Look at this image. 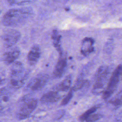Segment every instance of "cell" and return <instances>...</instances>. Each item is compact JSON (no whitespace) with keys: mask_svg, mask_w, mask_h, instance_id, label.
I'll return each mask as SVG.
<instances>
[{"mask_svg":"<svg viewBox=\"0 0 122 122\" xmlns=\"http://www.w3.org/2000/svg\"><path fill=\"white\" fill-rule=\"evenodd\" d=\"M30 10L25 9H10L3 17L2 23L7 26L18 24L30 14Z\"/></svg>","mask_w":122,"mask_h":122,"instance_id":"1","label":"cell"},{"mask_svg":"<svg viewBox=\"0 0 122 122\" xmlns=\"http://www.w3.org/2000/svg\"><path fill=\"white\" fill-rule=\"evenodd\" d=\"M110 74L109 67L103 65L100 66L97 70L94 80L92 92L94 94L102 93L105 88V84L108 81Z\"/></svg>","mask_w":122,"mask_h":122,"instance_id":"2","label":"cell"},{"mask_svg":"<svg viewBox=\"0 0 122 122\" xmlns=\"http://www.w3.org/2000/svg\"><path fill=\"white\" fill-rule=\"evenodd\" d=\"M38 102V100L34 98L27 99L24 101L17 113L18 119L23 120L30 116L37 107Z\"/></svg>","mask_w":122,"mask_h":122,"instance_id":"3","label":"cell"},{"mask_svg":"<svg viewBox=\"0 0 122 122\" xmlns=\"http://www.w3.org/2000/svg\"><path fill=\"white\" fill-rule=\"evenodd\" d=\"M121 80L119 71L118 68L117 67L110 77L108 84L103 92L102 93V99L106 100L112 95L116 90Z\"/></svg>","mask_w":122,"mask_h":122,"instance_id":"4","label":"cell"},{"mask_svg":"<svg viewBox=\"0 0 122 122\" xmlns=\"http://www.w3.org/2000/svg\"><path fill=\"white\" fill-rule=\"evenodd\" d=\"M49 79L47 74H39L33 78L27 85L28 89L31 91H37L43 88L48 82Z\"/></svg>","mask_w":122,"mask_h":122,"instance_id":"5","label":"cell"},{"mask_svg":"<svg viewBox=\"0 0 122 122\" xmlns=\"http://www.w3.org/2000/svg\"><path fill=\"white\" fill-rule=\"evenodd\" d=\"M20 38V32L15 30H9L4 32L1 36V41L3 45L10 48L14 45Z\"/></svg>","mask_w":122,"mask_h":122,"instance_id":"6","label":"cell"},{"mask_svg":"<svg viewBox=\"0 0 122 122\" xmlns=\"http://www.w3.org/2000/svg\"><path fill=\"white\" fill-rule=\"evenodd\" d=\"M67 61L66 57L61 55L53 72V76L55 78H60L64 74L67 68Z\"/></svg>","mask_w":122,"mask_h":122,"instance_id":"7","label":"cell"},{"mask_svg":"<svg viewBox=\"0 0 122 122\" xmlns=\"http://www.w3.org/2000/svg\"><path fill=\"white\" fill-rule=\"evenodd\" d=\"M59 92L52 90L45 93L41 97L40 101L43 104H49L57 102L61 98Z\"/></svg>","mask_w":122,"mask_h":122,"instance_id":"8","label":"cell"},{"mask_svg":"<svg viewBox=\"0 0 122 122\" xmlns=\"http://www.w3.org/2000/svg\"><path fill=\"white\" fill-rule=\"evenodd\" d=\"M20 55V50L16 47L4 52L2 56V60L6 64H10L16 61Z\"/></svg>","mask_w":122,"mask_h":122,"instance_id":"9","label":"cell"},{"mask_svg":"<svg viewBox=\"0 0 122 122\" xmlns=\"http://www.w3.org/2000/svg\"><path fill=\"white\" fill-rule=\"evenodd\" d=\"M41 54V51L40 46L38 45H34L31 47L27 55V60L30 65H34L38 62Z\"/></svg>","mask_w":122,"mask_h":122,"instance_id":"10","label":"cell"},{"mask_svg":"<svg viewBox=\"0 0 122 122\" xmlns=\"http://www.w3.org/2000/svg\"><path fill=\"white\" fill-rule=\"evenodd\" d=\"M10 77V86L12 89H18L24 84L27 78V74L26 73H24L20 75Z\"/></svg>","mask_w":122,"mask_h":122,"instance_id":"11","label":"cell"},{"mask_svg":"<svg viewBox=\"0 0 122 122\" xmlns=\"http://www.w3.org/2000/svg\"><path fill=\"white\" fill-rule=\"evenodd\" d=\"M72 76L71 75L67 76L63 81L55 85L53 90L59 92H66L69 90L71 87L72 82Z\"/></svg>","mask_w":122,"mask_h":122,"instance_id":"12","label":"cell"},{"mask_svg":"<svg viewBox=\"0 0 122 122\" xmlns=\"http://www.w3.org/2000/svg\"><path fill=\"white\" fill-rule=\"evenodd\" d=\"M11 64L10 69V77L20 75L24 73L23 64L21 62L15 61Z\"/></svg>","mask_w":122,"mask_h":122,"instance_id":"13","label":"cell"},{"mask_svg":"<svg viewBox=\"0 0 122 122\" xmlns=\"http://www.w3.org/2000/svg\"><path fill=\"white\" fill-rule=\"evenodd\" d=\"M92 43V42L90 40H85V41H83L81 51L84 55L86 56L93 51Z\"/></svg>","mask_w":122,"mask_h":122,"instance_id":"14","label":"cell"},{"mask_svg":"<svg viewBox=\"0 0 122 122\" xmlns=\"http://www.w3.org/2000/svg\"><path fill=\"white\" fill-rule=\"evenodd\" d=\"M109 103L115 106L122 105V90L112 98L109 101Z\"/></svg>","mask_w":122,"mask_h":122,"instance_id":"15","label":"cell"},{"mask_svg":"<svg viewBox=\"0 0 122 122\" xmlns=\"http://www.w3.org/2000/svg\"><path fill=\"white\" fill-rule=\"evenodd\" d=\"M88 82L87 80L80 78L76 81L75 84L74 85V86H73L72 88L74 90V91H77L78 90L81 89L84 86H86Z\"/></svg>","mask_w":122,"mask_h":122,"instance_id":"16","label":"cell"},{"mask_svg":"<svg viewBox=\"0 0 122 122\" xmlns=\"http://www.w3.org/2000/svg\"><path fill=\"white\" fill-rule=\"evenodd\" d=\"M98 108V106H94L92 107V108H90L89 109L87 110L85 112H84L82 114H81L80 117H79V120L81 122H84L85 121V119L91 114L96 112V111L97 110Z\"/></svg>","mask_w":122,"mask_h":122,"instance_id":"17","label":"cell"},{"mask_svg":"<svg viewBox=\"0 0 122 122\" xmlns=\"http://www.w3.org/2000/svg\"><path fill=\"white\" fill-rule=\"evenodd\" d=\"M102 117V115L101 113L93 112L89 115L85 120L86 122H93L98 120Z\"/></svg>","mask_w":122,"mask_h":122,"instance_id":"18","label":"cell"},{"mask_svg":"<svg viewBox=\"0 0 122 122\" xmlns=\"http://www.w3.org/2000/svg\"><path fill=\"white\" fill-rule=\"evenodd\" d=\"M73 92H74V90L72 89V88L71 89H70V90L69 92H68L67 94L62 100L61 103V105H65L69 103L70 101L72 98V96L73 95Z\"/></svg>","mask_w":122,"mask_h":122,"instance_id":"19","label":"cell"},{"mask_svg":"<svg viewBox=\"0 0 122 122\" xmlns=\"http://www.w3.org/2000/svg\"><path fill=\"white\" fill-rule=\"evenodd\" d=\"M9 98L8 91L4 88L1 89L0 91V100L6 102L9 100Z\"/></svg>","mask_w":122,"mask_h":122,"instance_id":"20","label":"cell"},{"mask_svg":"<svg viewBox=\"0 0 122 122\" xmlns=\"http://www.w3.org/2000/svg\"><path fill=\"white\" fill-rule=\"evenodd\" d=\"M117 67L118 68V69H119V71L121 79V80H122V64H120L119 65H118L117 66Z\"/></svg>","mask_w":122,"mask_h":122,"instance_id":"21","label":"cell"},{"mask_svg":"<svg viewBox=\"0 0 122 122\" xmlns=\"http://www.w3.org/2000/svg\"><path fill=\"white\" fill-rule=\"evenodd\" d=\"M10 4H15L17 0H7Z\"/></svg>","mask_w":122,"mask_h":122,"instance_id":"22","label":"cell"},{"mask_svg":"<svg viewBox=\"0 0 122 122\" xmlns=\"http://www.w3.org/2000/svg\"><path fill=\"white\" fill-rule=\"evenodd\" d=\"M2 109H3V107H2V106L0 104V112L2 110Z\"/></svg>","mask_w":122,"mask_h":122,"instance_id":"23","label":"cell"}]
</instances>
